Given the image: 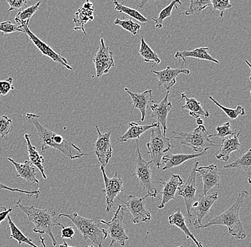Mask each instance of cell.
Segmentation results:
<instances>
[{
    "instance_id": "38",
    "label": "cell",
    "mask_w": 251,
    "mask_h": 247,
    "mask_svg": "<svg viewBox=\"0 0 251 247\" xmlns=\"http://www.w3.org/2000/svg\"><path fill=\"white\" fill-rule=\"evenodd\" d=\"M114 24L120 26L125 30L131 33L133 35H137L141 29L140 24L133 22L131 18H130L128 20H122L120 19L117 18L114 21Z\"/></svg>"
},
{
    "instance_id": "41",
    "label": "cell",
    "mask_w": 251,
    "mask_h": 247,
    "mask_svg": "<svg viewBox=\"0 0 251 247\" xmlns=\"http://www.w3.org/2000/svg\"><path fill=\"white\" fill-rule=\"evenodd\" d=\"M211 5L213 7L212 12L216 10L220 11V17H224V13L225 10L231 8L232 5L229 0H211Z\"/></svg>"
},
{
    "instance_id": "52",
    "label": "cell",
    "mask_w": 251,
    "mask_h": 247,
    "mask_svg": "<svg viewBox=\"0 0 251 247\" xmlns=\"http://www.w3.org/2000/svg\"><path fill=\"white\" fill-rule=\"evenodd\" d=\"M0 209H2V210H6V208L4 207H0Z\"/></svg>"
},
{
    "instance_id": "44",
    "label": "cell",
    "mask_w": 251,
    "mask_h": 247,
    "mask_svg": "<svg viewBox=\"0 0 251 247\" xmlns=\"http://www.w3.org/2000/svg\"><path fill=\"white\" fill-rule=\"evenodd\" d=\"M0 190H9V191L20 192V193L25 194V195H26V196L29 197V198H30V197L35 196L36 199H38L39 195H40L41 194V192L39 191V190L27 191V190H20V189L12 188V187H7V186L1 183V182H0Z\"/></svg>"
},
{
    "instance_id": "39",
    "label": "cell",
    "mask_w": 251,
    "mask_h": 247,
    "mask_svg": "<svg viewBox=\"0 0 251 247\" xmlns=\"http://www.w3.org/2000/svg\"><path fill=\"white\" fill-rule=\"evenodd\" d=\"M216 131L217 134H213V135H209V137H221V138L224 139L226 137H227V136H233L236 135V131H233L230 128V124L229 122L223 124L222 126H218L216 127Z\"/></svg>"
},
{
    "instance_id": "4",
    "label": "cell",
    "mask_w": 251,
    "mask_h": 247,
    "mask_svg": "<svg viewBox=\"0 0 251 247\" xmlns=\"http://www.w3.org/2000/svg\"><path fill=\"white\" fill-rule=\"evenodd\" d=\"M65 217L75 224L76 229L83 236L84 240L92 241L98 247H102V244L108 237L107 231L100 228L101 225L100 220H91L81 217L77 213L60 214L58 217Z\"/></svg>"
},
{
    "instance_id": "30",
    "label": "cell",
    "mask_w": 251,
    "mask_h": 247,
    "mask_svg": "<svg viewBox=\"0 0 251 247\" xmlns=\"http://www.w3.org/2000/svg\"><path fill=\"white\" fill-rule=\"evenodd\" d=\"M225 169L238 168L241 169L246 173L248 177L249 184H251V149L249 148L246 153L241 155L234 162L228 165H224Z\"/></svg>"
},
{
    "instance_id": "13",
    "label": "cell",
    "mask_w": 251,
    "mask_h": 247,
    "mask_svg": "<svg viewBox=\"0 0 251 247\" xmlns=\"http://www.w3.org/2000/svg\"><path fill=\"white\" fill-rule=\"evenodd\" d=\"M20 26L23 27L24 33H25L29 37V40L31 41V42L34 44V46L38 48L44 56H47V57L50 58L51 60L56 62V63L60 64L63 67H65L67 69H73L72 67L69 65L67 59H64L62 56L56 53L52 48L50 47V46H49L45 42H42L34 33L31 32L30 29H29V26H28V24H23L20 25Z\"/></svg>"
},
{
    "instance_id": "34",
    "label": "cell",
    "mask_w": 251,
    "mask_h": 247,
    "mask_svg": "<svg viewBox=\"0 0 251 247\" xmlns=\"http://www.w3.org/2000/svg\"><path fill=\"white\" fill-rule=\"evenodd\" d=\"M41 1H39L34 5L30 6V7L19 12L15 18V21L17 22V24L20 26L23 24H29V20L38 10Z\"/></svg>"
},
{
    "instance_id": "15",
    "label": "cell",
    "mask_w": 251,
    "mask_h": 247,
    "mask_svg": "<svg viewBox=\"0 0 251 247\" xmlns=\"http://www.w3.org/2000/svg\"><path fill=\"white\" fill-rule=\"evenodd\" d=\"M197 201L194 202L191 209H194L193 213L196 215V220L194 222V226L199 229L202 225V220L209 213L210 209L218 200V192H215L211 195H199Z\"/></svg>"
},
{
    "instance_id": "18",
    "label": "cell",
    "mask_w": 251,
    "mask_h": 247,
    "mask_svg": "<svg viewBox=\"0 0 251 247\" xmlns=\"http://www.w3.org/2000/svg\"><path fill=\"white\" fill-rule=\"evenodd\" d=\"M151 72L156 75L158 81V88L164 86L166 91L170 90V89L176 84V78L178 75L181 73L189 74L191 73V71L186 68H172L170 67H166L162 71L151 70Z\"/></svg>"
},
{
    "instance_id": "25",
    "label": "cell",
    "mask_w": 251,
    "mask_h": 247,
    "mask_svg": "<svg viewBox=\"0 0 251 247\" xmlns=\"http://www.w3.org/2000/svg\"><path fill=\"white\" fill-rule=\"evenodd\" d=\"M128 128L126 132L121 137H118V142L120 143H125V142L128 141L129 140H139L140 138L141 135L149 131V130L152 129V128H156L158 126V123H153L151 125H141L137 124L134 122H131L128 124Z\"/></svg>"
},
{
    "instance_id": "32",
    "label": "cell",
    "mask_w": 251,
    "mask_h": 247,
    "mask_svg": "<svg viewBox=\"0 0 251 247\" xmlns=\"http://www.w3.org/2000/svg\"><path fill=\"white\" fill-rule=\"evenodd\" d=\"M7 218L8 220V226H9V229H10L11 231L10 239H15L16 241H17L20 246L25 244V245H29V246L31 247H38L37 245L33 243L32 240H31V239L25 236V234L20 230V229L16 226L15 224L12 221L10 216L8 215Z\"/></svg>"
},
{
    "instance_id": "40",
    "label": "cell",
    "mask_w": 251,
    "mask_h": 247,
    "mask_svg": "<svg viewBox=\"0 0 251 247\" xmlns=\"http://www.w3.org/2000/svg\"><path fill=\"white\" fill-rule=\"evenodd\" d=\"M12 120L9 119L7 115L0 116V136L1 138H4L12 131Z\"/></svg>"
},
{
    "instance_id": "24",
    "label": "cell",
    "mask_w": 251,
    "mask_h": 247,
    "mask_svg": "<svg viewBox=\"0 0 251 247\" xmlns=\"http://www.w3.org/2000/svg\"><path fill=\"white\" fill-rule=\"evenodd\" d=\"M94 9L93 4L90 1H87L83 4L81 8L78 9L77 12L75 13V17L73 19L74 23L75 24V30L81 29L84 34L86 35L84 24L89 22L93 21Z\"/></svg>"
},
{
    "instance_id": "5",
    "label": "cell",
    "mask_w": 251,
    "mask_h": 247,
    "mask_svg": "<svg viewBox=\"0 0 251 247\" xmlns=\"http://www.w3.org/2000/svg\"><path fill=\"white\" fill-rule=\"evenodd\" d=\"M172 133L175 136L172 137L178 140L180 145H187L196 153H201L211 148L219 146V144L215 143L216 142L210 139L208 131L203 125L198 126L192 132L177 133L173 131Z\"/></svg>"
},
{
    "instance_id": "35",
    "label": "cell",
    "mask_w": 251,
    "mask_h": 247,
    "mask_svg": "<svg viewBox=\"0 0 251 247\" xmlns=\"http://www.w3.org/2000/svg\"><path fill=\"white\" fill-rule=\"evenodd\" d=\"M114 6H115V10L120 12V13L126 14V15H128L130 18H133L135 20H138L141 23L148 22V19L146 18L145 17L143 16L140 12H138L136 9H133L132 8H129V7H126L124 4V2L122 4L118 2L117 1H113Z\"/></svg>"
},
{
    "instance_id": "8",
    "label": "cell",
    "mask_w": 251,
    "mask_h": 247,
    "mask_svg": "<svg viewBox=\"0 0 251 247\" xmlns=\"http://www.w3.org/2000/svg\"><path fill=\"white\" fill-rule=\"evenodd\" d=\"M125 214V207L122 204H119L111 221L100 220L101 224L107 226V233L111 239L109 247H112L114 243L119 244L121 246H125L126 242L128 240V237L126 234V226L124 224Z\"/></svg>"
},
{
    "instance_id": "11",
    "label": "cell",
    "mask_w": 251,
    "mask_h": 247,
    "mask_svg": "<svg viewBox=\"0 0 251 247\" xmlns=\"http://www.w3.org/2000/svg\"><path fill=\"white\" fill-rule=\"evenodd\" d=\"M100 170L103 175L105 185V188L101 192L106 195V212H109L112 209L114 200L117 198L118 195L123 191V181L118 175L117 172H116L112 178H109L105 173L103 167H100Z\"/></svg>"
},
{
    "instance_id": "50",
    "label": "cell",
    "mask_w": 251,
    "mask_h": 247,
    "mask_svg": "<svg viewBox=\"0 0 251 247\" xmlns=\"http://www.w3.org/2000/svg\"><path fill=\"white\" fill-rule=\"evenodd\" d=\"M196 124H197L198 126H203V120L201 118H198V119H196Z\"/></svg>"
},
{
    "instance_id": "49",
    "label": "cell",
    "mask_w": 251,
    "mask_h": 247,
    "mask_svg": "<svg viewBox=\"0 0 251 247\" xmlns=\"http://www.w3.org/2000/svg\"><path fill=\"white\" fill-rule=\"evenodd\" d=\"M39 239H40V242L42 246H43V247H47L46 244H45V239L43 238L42 236H39Z\"/></svg>"
},
{
    "instance_id": "53",
    "label": "cell",
    "mask_w": 251,
    "mask_h": 247,
    "mask_svg": "<svg viewBox=\"0 0 251 247\" xmlns=\"http://www.w3.org/2000/svg\"></svg>"
},
{
    "instance_id": "43",
    "label": "cell",
    "mask_w": 251,
    "mask_h": 247,
    "mask_svg": "<svg viewBox=\"0 0 251 247\" xmlns=\"http://www.w3.org/2000/svg\"><path fill=\"white\" fill-rule=\"evenodd\" d=\"M15 87L13 86V79L12 77H8L5 80L0 81V95L6 96L9 91L14 90Z\"/></svg>"
},
{
    "instance_id": "21",
    "label": "cell",
    "mask_w": 251,
    "mask_h": 247,
    "mask_svg": "<svg viewBox=\"0 0 251 247\" xmlns=\"http://www.w3.org/2000/svg\"><path fill=\"white\" fill-rule=\"evenodd\" d=\"M7 159L15 166L17 170V178H23L26 181L29 187L34 184L38 185L39 181L37 179V168L29 160L25 161L23 163H19L11 157H8Z\"/></svg>"
},
{
    "instance_id": "9",
    "label": "cell",
    "mask_w": 251,
    "mask_h": 247,
    "mask_svg": "<svg viewBox=\"0 0 251 247\" xmlns=\"http://www.w3.org/2000/svg\"><path fill=\"white\" fill-rule=\"evenodd\" d=\"M148 195H145L141 198L130 195L127 198V201H124L123 200H119L124 203V207L132 216L131 222L133 224H139L141 223H148L151 220V215L150 212L146 209L145 200L148 198Z\"/></svg>"
},
{
    "instance_id": "51",
    "label": "cell",
    "mask_w": 251,
    "mask_h": 247,
    "mask_svg": "<svg viewBox=\"0 0 251 247\" xmlns=\"http://www.w3.org/2000/svg\"><path fill=\"white\" fill-rule=\"evenodd\" d=\"M246 63L248 64V65H249V68H251V65H250V64H249V62H248V61H246Z\"/></svg>"
},
{
    "instance_id": "46",
    "label": "cell",
    "mask_w": 251,
    "mask_h": 247,
    "mask_svg": "<svg viewBox=\"0 0 251 247\" xmlns=\"http://www.w3.org/2000/svg\"><path fill=\"white\" fill-rule=\"evenodd\" d=\"M75 234V228L73 226H63L61 237L62 239H72Z\"/></svg>"
},
{
    "instance_id": "3",
    "label": "cell",
    "mask_w": 251,
    "mask_h": 247,
    "mask_svg": "<svg viewBox=\"0 0 251 247\" xmlns=\"http://www.w3.org/2000/svg\"><path fill=\"white\" fill-rule=\"evenodd\" d=\"M16 207L19 208L27 217L28 220L34 225V232L39 234H48L52 241V245H57L52 230L56 226L63 227L64 225L58 221V216L55 211L50 212L48 209H37L34 206L26 207L22 204V200L16 202Z\"/></svg>"
},
{
    "instance_id": "31",
    "label": "cell",
    "mask_w": 251,
    "mask_h": 247,
    "mask_svg": "<svg viewBox=\"0 0 251 247\" xmlns=\"http://www.w3.org/2000/svg\"><path fill=\"white\" fill-rule=\"evenodd\" d=\"M139 52L144 62H146V63H151V62L153 63L151 67L152 68L161 63V59H160L159 56L147 45L144 37L141 38L140 48H139Z\"/></svg>"
},
{
    "instance_id": "23",
    "label": "cell",
    "mask_w": 251,
    "mask_h": 247,
    "mask_svg": "<svg viewBox=\"0 0 251 247\" xmlns=\"http://www.w3.org/2000/svg\"><path fill=\"white\" fill-rule=\"evenodd\" d=\"M207 154V151L202 152L201 153H196V154H166L162 157L161 160V165H164L162 168L163 170H170V169L179 166L181 164L184 163L186 161L197 158L199 157H203Z\"/></svg>"
},
{
    "instance_id": "1",
    "label": "cell",
    "mask_w": 251,
    "mask_h": 247,
    "mask_svg": "<svg viewBox=\"0 0 251 247\" xmlns=\"http://www.w3.org/2000/svg\"><path fill=\"white\" fill-rule=\"evenodd\" d=\"M39 118L40 115L31 112H27L26 114V121L33 125L37 130L40 140L42 153H45L48 148H54L60 151L66 157L70 159H79L89 155L83 153L81 148H78L75 144L65 140L62 135L55 134L44 127L39 123Z\"/></svg>"
},
{
    "instance_id": "14",
    "label": "cell",
    "mask_w": 251,
    "mask_h": 247,
    "mask_svg": "<svg viewBox=\"0 0 251 247\" xmlns=\"http://www.w3.org/2000/svg\"><path fill=\"white\" fill-rule=\"evenodd\" d=\"M98 134L97 141L94 145V152L100 161L101 166L105 167L109 163V159L112 157V147L111 144V132L101 134L98 126H96Z\"/></svg>"
},
{
    "instance_id": "28",
    "label": "cell",
    "mask_w": 251,
    "mask_h": 247,
    "mask_svg": "<svg viewBox=\"0 0 251 247\" xmlns=\"http://www.w3.org/2000/svg\"><path fill=\"white\" fill-rule=\"evenodd\" d=\"M169 223L170 225L179 228L180 230L186 234V238L188 239H191L194 242V243H195L196 247H203L202 244L199 240H197V239L194 237V234L188 229L186 223V218H185L184 216L180 212V208H178V210L175 213L169 216Z\"/></svg>"
},
{
    "instance_id": "33",
    "label": "cell",
    "mask_w": 251,
    "mask_h": 247,
    "mask_svg": "<svg viewBox=\"0 0 251 247\" xmlns=\"http://www.w3.org/2000/svg\"><path fill=\"white\" fill-rule=\"evenodd\" d=\"M178 4H179V5H181L182 4L179 0H175V1H172L167 7H165L164 9H163L160 12L159 15H158L157 18L152 17V21L156 23L155 28L161 29V28L163 27V22H164V20H166V18H168V17L172 16V10L174 7H176V9L178 11V6H177Z\"/></svg>"
},
{
    "instance_id": "10",
    "label": "cell",
    "mask_w": 251,
    "mask_h": 247,
    "mask_svg": "<svg viewBox=\"0 0 251 247\" xmlns=\"http://www.w3.org/2000/svg\"><path fill=\"white\" fill-rule=\"evenodd\" d=\"M199 162H196L193 167L192 170L190 173L187 180L186 182H183V184L178 187V195L183 198L186 204V212L188 216L189 223H191V208L193 204L196 201V194L197 191V187H196V169L199 166Z\"/></svg>"
},
{
    "instance_id": "2",
    "label": "cell",
    "mask_w": 251,
    "mask_h": 247,
    "mask_svg": "<svg viewBox=\"0 0 251 247\" xmlns=\"http://www.w3.org/2000/svg\"><path fill=\"white\" fill-rule=\"evenodd\" d=\"M249 195V192L246 190H242L238 194L235 202L231 207L227 209L224 213L212 219L205 225H202L201 226V229L208 228L211 226H216V225H222V226H227L229 234L235 238L240 239V240H243L246 238L247 234L245 231L242 222L240 219L239 213L243 203H244L245 199Z\"/></svg>"
},
{
    "instance_id": "29",
    "label": "cell",
    "mask_w": 251,
    "mask_h": 247,
    "mask_svg": "<svg viewBox=\"0 0 251 247\" xmlns=\"http://www.w3.org/2000/svg\"><path fill=\"white\" fill-rule=\"evenodd\" d=\"M31 134H25V138L26 142V147H27L28 155H29V161L40 171V173H42V178L46 180L47 176L45 173V168H44L45 158H44L43 156L39 155L36 147H34L31 144Z\"/></svg>"
},
{
    "instance_id": "42",
    "label": "cell",
    "mask_w": 251,
    "mask_h": 247,
    "mask_svg": "<svg viewBox=\"0 0 251 247\" xmlns=\"http://www.w3.org/2000/svg\"><path fill=\"white\" fill-rule=\"evenodd\" d=\"M0 32L2 33V34L7 35L14 32H24V31L23 27L20 25L13 24L10 21H6L0 23Z\"/></svg>"
},
{
    "instance_id": "12",
    "label": "cell",
    "mask_w": 251,
    "mask_h": 247,
    "mask_svg": "<svg viewBox=\"0 0 251 247\" xmlns=\"http://www.w3.org/2000/svg\"><path fill=\"white\" fill-rule=\"evenodd\" d=\"M97 77H101L103 74L109 73V70L115 66L114 54L109 51V46L105 45L103 38L100 40V46L98 51L93 58Z\"/></svg>"
},
{
    "instance_id": "20",
    "label": "cell",
    "mask_w": 251,
    "mask_h": 247,
    "mask_svg": "<svg viewBox=\"0 0 251 247\" xmlns=\"http://www.w3.org/2000/svg\"><path fill=\"white\" fill-rule=\"evenodd\" d=\"M125 90L131 96V104H132V113L134 109H137L140 111L141 114V122H144L145 120L146 115H147V110L148 109L149 105L153 101V95H152V90H147L143 93H133L128 88H125Z\"/></svg>"
},
{
    "instance_id": "48",
    "label": "cell",
    "mask_w": 251,
    "mask_h": 247,
    "mask_svg": "<svg viewBox=\"0 0 251 247\" xmlns=\"http://www.w3.org/2000/svg\"><path fill=\"white\" fill-rule=\"evenodd\" d=\"M59 247H74L69 246L68 244H67V242H65V241H64V242H63L62 245H59ZM86 247H94L93 246V245H89V246H88Z\"/></svg>"
},
{
    "instance_id": "37",
    "label": "cell",
    "mask_w": 251,
    "mask_h": 247,
    "mask_svg": "<svg viewBox=\"0 0 251 247\" xmlns=\"http://www.w3.org/2000/svg\"><path fill=\"white\" fill-rule=\"evenodd\" d=\"M208 98H209L211 101H213V104L216 105L223 112H224L230 119L235 120L239 115H244L246 114V111H245L242 106H238L236 109H228V108L225 107V106L220 104L213 97L208 96Z\"/></svg>"
},
{
    "instance_id": "6",
    "label": "cell",
    "mask_w": 251,
    "mask_h": 247,
    "mask_svg": "<svg viewBox=\"0 0 251 247\" xmlns=\"http://www.w3.org/2000/svg\"><path fill=\"white\" fill-rule=\"evenodd\" d=\"M149 154H150L152 163L158 168L161 165L162 157L165 153L170 151L173 148L170 138L163 134L159 125L151 129L150 141L147 144Z\"/></svg>"
},
{
    "instance_id": "47",
    "label": "cell",
    "mask_w": 251,
    "mask_h": 247,
    "mask_svg": "<svg viewBox=\"0 0 251 247\" xmlns=\"http://www.w3.org/2000/svg\"><path fill=\"white\" fill-rule=\"evenodd\" d=\"M12 212V208L9 207V209H6V210H3L2 212H0V224L1 222L4 221L7 216L9 215L10 212Z\"/></svg>"
},
{
    "instance_id": "26",
    "label": "cell",
    "mask_w": 251,
    "mask_h": 247,
    "mask_svg": "<svg viewBox=\"0 0 251 247\" xmlns=\"http://www.w3.org/2000/svg\"><path fill=\"white\" fill-rule=\"evenodd\" d=\"M208 51H209L208 47H199L191 51H177L174 57L178 59V61L182 59L184 63H186V58L191 57L201 59V60L208 61L215 64H219L217 59H214L213 56L210 55Z\"/></svg>"
},
{
    "instance_id": "27",
    "label": "cell",
    "mask_w": 251,
    "mask_h": 247,
    "mask_svg": "<svg viewBox=\"0 0 251 247\" xmlns=\"http://www.w3.org/2000/svg\"><path fill=\"white\" fill-rule=\"evenodd\" d=\"M180 96H181V99L180 100L185 99V101H186V104L181 106V109L187 111L188 115H191L196 119L200 118L201 115H203L205 118H208L210 116L209 112L204 110L200 102H199L194 98V96L189 98V97L186 96L185 93H182Z\"/></svg>"
},
{
    "instance_id": "36",
    "label": "cell",
    "mask_w": 251,
    "mask_h": 247,
    "mask_svg": "<svg viewBox=\"0 0 251 247\" xmlns=\"http://www.w3.org/2000/svg\"><path fill=\"white\" fill-rule=\"evenodd\" d=\"M211 2L210 0H191L189 7L185 12L179 13L186 16L193 15L195 12H201L206 7H211Z\"/></svg>"
},
{
    "instance_id": "45",
    "label": "cell",
    "mask_w": 251,
    "mask_h": 247,
    "mask_svg": "<svg viewBox=\"0 0 251 247\" xmlns=\"http://www.w3.org/2000/svg\"><path fill=\"white\" fill-rule=\"evenodd\" d=\"M7 2L9 5L8 12H12L15 9H21L22 7L27 4L26 0H7Z\"/></svg>"
},
{
    "instance_id": "16",
    "label": "cell",
    "mask_w": 251,
    "mask_h": 247,
    "mask_svg": "<svg viewBox=\"0 0 251 247\" xmlns=\"http://www.w3.org/2000/svg\"><path fill=\"white\" fill-rule=\"evenodd\" d=\"M170 90H168L166 96L160 102L152 101L150 105L151 111V117L157 120V123L162 129V133L166 135L167 131V118L169 112L172 109V104L169 101V96Z\"/></svg>"
},
{
    "instance_id": "22",
    "label": "cell",
    "mask_w": 251,
    "mask_h": 247,
    "mask_svg": "<svg viewBox=\"0 0 251 247\" xmlns=\"http://www.w3.org/2000/svg\"><path fill=\"white\" fill-rule=\"evenodd\" d=\"M241 134V130L236 135L223 139L222 143L220 146L219 151L216 153V158L227 162L230 159V156L232 153L239 151L241 143H240L238 137Z\"/></svg>"
},
{
    "instance_id": "7",
    "label": "cell",
    "mask_w": 251,
    "mask_h": 247,
    "mask_svg": "<svg viewBox=\"0 0 251 247\" xmlns=\"http://www.w3.org/2000/svg\"><path fill=\"white\" fill-rule=\"evenodd\" d=\"M151 163V161L147 162L143 158L139 150V142L136 140V169L134 176H136L138 180L140 182L143 192L146 195H148L149 198H156L158 191L152 182L151 171L150 168V165Z\"/></svg>"
},
{
    "instance_id": "19",
    "label": "cell",
    "mask_w": 251,
    "mask_h": 247,
    "mask_svg": "<svg viewBox=\"0 0 251 247\" xmlns=\"http://www.w3.org/2000/svg\"><path fill=\"white\" fill-rule=\"evenodd\" d=\"M183 182H184L179 175H172L170 179L167 181L160 180L159 183L162 184L164 187L162 191L160 192L162 194V199L158 205V209H163L169 201L175 199L177 190Z\"/></svg>"
},
{
    "instance_id": "17",
    "label": "cell",
    "mask_w": 251,
    "mask_h": 247,
    "mask_svg": "<svg viewBox=\"0 0 251 247\" xmlns=\"http://www.w3.org/2000/svg\"><path fill=\"white\" fill-rule=\"evenodd\" d=\"M222 170L218 168L217 165H210L208 166H198L196 173H199V176L203 179V193L202 195H207L208 191L214 187L222 188L221 184V174Z\"/></svg>"
}]
</instances>
